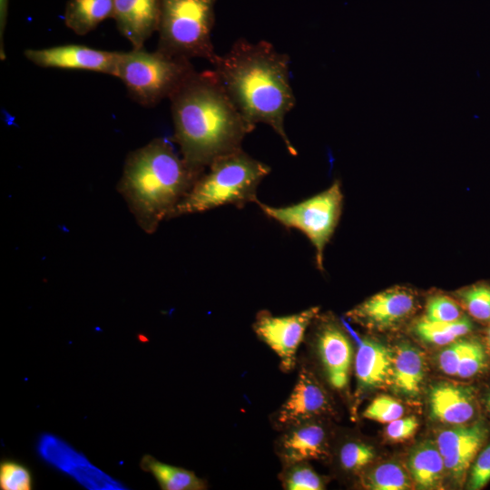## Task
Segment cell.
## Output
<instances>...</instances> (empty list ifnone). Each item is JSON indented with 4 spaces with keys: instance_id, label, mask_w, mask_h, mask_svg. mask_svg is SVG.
Segmentation results:
<instances>
[{
    "instance_id": "obj_7",
    "label": "cell",
    "mask_w": 490,
    "mask_h": 490,
    "mask_svg": "<svg viewBox=\"0 0 490 490\" xmlns=\"http://www.w3.org/2000/svg\"><path fill=\"white\" fill-rule=\"evenodd\" d=\"M260 210L287 229L303 232L316 251V265L323 270L324 250L340 219L343 204L341 183L336 180L327 190L299 203L274 207L260 201Z\"/></svg>"
},
{
    "instance_id": "obj_14",
    "label": "cell",
    "mask_w": 490,
    "mask_h": 490,
    "mask_svg": "<svg viewBox=\"0 0 490 490\" xmlns=\"http://www.w3.org/2000/svg\"><path fill=\"white\" fill-rule=\"evenodd\" d=\"M487 436L488 429L481 422L456 425L437 435L436 446L444 459L446 471L456 482L465 478Z\"/></svg>"
},
{
    "instance_id": "obj_26",
    "label": "cell",
    "mask_w": 490,
    "mask_h": 490,
    "mask_svg": "<svg viewBox=\"0 0 490 490\" xmlns=\"http://www.w3.org/2000/svg\"><path fill=\"white\" fill-rule=\"evenodd\" d=\"M338 463L347 473H357L375 457L372 446L357 440H348L341 444L338 449Z\"/></svg>"
},
{
    "instance_id": "obj_29",
    "label": "cell",
    "mask_w": 490,
    "mask_h": 490,
    "mask_svg": "<svg viewBox=\"0 0 490 490\" xmlns=\"http://www.w3.org/2000/svg\"><path fill=\"white\" fill-rule=\"evenodd\" d=\"M32 475L25 466L13 460L1 462V490H30L32 489Z\"/></svg>"
},
{
    "instance_id": "obj_18",
    "label": "cell",
    "mask_w": 490,
    "mask_h": 490,
    "mask_svg": "<svg viewBox=\"0 0 490 490\" xmlns=\"http://www.w3.org/2000/svg\"><path fill=\"white\" fill-rule=\"evenodd\" d=\"M393 357L392 385L407 397H416L423 382L426 364L423 353L409 344H401Z\"/></svg>"
},
{
    "instance_id": "obj_32",
    "label": "cell",
    "mask_w": 490,
    "mask_h": 490,
    "mask_svg": "<svg viewBox=\"0 0 490 490\" xmlns=\"http://www.w3.org/2000/svg\"><path fill=\"white\" fill-rule=\"evenodd\" d=\"M466 340L457 338L449 343L438 355V365L440 369L450 376H456L458 364L463 353Z\"/></svg>"
},
{
    "instance_id": "obj_36",
    "label": "cell",
    "mask_w": 490,
    "mask_h": 490,
    "mask_svg": "<svg viewBox=\"0 0 490 490\" xmlns=\"http://www.w3.org/2000/svg\"><path fill=\"white\" fill-rule=\"evenodd\" d=\"M487 406H488V409H489V412H490V393H489L488 397H487Z\"/></svg>"
},
{
    "instance_id": "obj_1",
    "label": "cell",
    "mask_w": 490,
    "mask_h": 490,
    "mask_svg": "<svg viewBox=\"0 0 490 490\" xmlns=\"http://www.w3.org/2000/svg\"><path fill=\"white\" fill-rule=\"evenodd\" d=\"M229 97L249 126L269 125L282 140L289 153L298 152L284 121L296 98L289 81V57L266 41L238 39L211 64Z\"/></svg>"
},
{
    "instance_id": "obj_2",
    "label": "cell",
    "mask_w": 490,
    "mask_h": 490,
    "mask_svg": "<svg viewBox=\"0 0 490 490\" xmlns=\"http://www.w3.org/2000/svg\"><path fill=\"white\" fill-rule=\"evenodd\" d=\"M169 100L172 141L199 176L216 159L242 149L245 136L253 131L213 70H196Z\"/></svg>"
},
{
    "instance_id": "obj_9",
    "label": "cell",
    "mask_w": 490,
    "mask_h": 490,
    "mask_svg": "<svg viewBox=\"0 0 490 490\" xmlns=\"http://www.w3.org/2000/svg\"><path fill=\"white\" fill-rule=\"evenodd\" d=\"M333 407L328 393L306 365H300L296 383L287 399L270 417L272 427L282 431L290 426L330 416Z\"/></svg>"
},
{
    "instance_id": "obj_10",
    "label": "cell",
    "mask_w": 490,
    "mask_h": 490,
    "mask_svg": "<svg viewBox=\"0 0 490 490\" xmlns=\"http://www.w3.org/2000/svg\"><path fill=\"white\" fill-rule=\"evenodd\" d=\"M313 345L327 382L344 391L348 386L353 346L342 326L331 316L318 315L312 321Z\"/></svg>"
},
{
    "instance_id": "obj_3",
    "label": "cell",
    "mask_w": 490,
    "mask_h": 490,
    "mask_svg": "<svg viewBox=\"0 0 490 490\" xmlns=\"http://www.w3.org/2000/svg\"><path fill=\"white\" fill-rule=\"evenodd\" d=\"M200 176L165 138H155L129 152L117 190L137 224L146 233L157 230Z\"/></svg>"
},
{
    "instance_id": "obj_17",
    "label": "cell",
    "mask_w": 490,
    "mask_h": 490,
    "mask_svg": "<svg viewBox=\"0 0 490 490\" xmlns=\"http://www.w3.org/2000/svg\"><path fill=\"white\" fill-rule=\"evenodd\" d=\"M394 353L380 342L363 339L355 356V375L359 390L392 384Z\"/></svg>"
},
{
    "instance_id": "obj_8",
    "label": "cell",
    "mask_w": 490,
    "mask_h": 490,
    "mask_svg": "<svg viewBox=\"0 0 490 490\" xmlns=\"http://www.w3.org/2000/svg\"><path fill=\"white\" fill-rule=\"evenodd\" d=\"M318 313L319 307L287 316H274L266 309L257 313L252 329L258 338L278 356L282 372L294 370L299 347Z\"/></svg>"
},
{
    "instance_id": "obj_33",
    "label": "cell",
    "mask_w": 490,
    "mask_h": 490,
    "mask_svg": "<svg viewBox=\"0 0 490 490\" xmlns=\"http://www.w3.org/2000/svg\"><path fill=\"white\" fill-rule=\"evenodd\" d=\"M417 427L418 421L416 416L400 417L388 423L386 435L392 441H404L413 437Z\"/></svg>"
},
{
    "instance_id": "obj_21",
    "label": "cell",
    "mask_w": 490,
    "mask_h": 490,
    "mask_svg": "<svg viewBox=\"0 0 490 490\" xmlns=\"http://www.w3.org/2000/svg\"><path fill=\"white\" fill-rule=\"evenodd\" d=\"M141 468L151 473L162 490H205L207 482L198 477L194 472L182 467L162 463L150 455H144Z\"/></svg>"
},
{
    "instance_id": "obj_24",
    "label": "cell",
    "mask_w": 490,
    "mask_h": 490,
    "mask_svg": "<svg viewBox=\"0 0 490 490\" xmlns=\"http://www.w3.org/2000/svg\"><path fill=\"white\" fill-rule=\"evenodd\" d=\"M455 296L472 318L490 322V284L476 282L456 290Z\"/></svg>"
},
{
    "instance_id": "obj_13",
    "label": "cell",
    "mask_w": 490,
    "mask_h": 490,
    "mask_svg": "<svg viewBox=\"0 0 490 490\" xmlns=\"http://www.w3.org/2000/svg\"><path fill=\"white\" fill-rule=\"evenodd\" d=\"M322 419L309 420L279 431L274 441V452L282 466L329 457L328 433Z\"/></svg>"
},
{
    "instance_id": "obj_4",
    "label": "cell",
    "mask_w": 490,
    "mask_h": 490,
    "mask_svg": "<svg viewBox=\"0 0 490 490\" xmlns=\"http://www.w3.org/2000/svg\"><path fill=\"white\" fill-rule=\"evenodd\" d=\"M270 167L242 149L213 161L179 202L170 219L231 204L258 202L257 189Z\"/></svg>"
},
{
    "instance_id": "obj_12",
    "label": "cell",
    "mask_w": 490,
    "mask_h": 490,
    "mask_svg": "<svg viewBox=\"0 0 490 490\" xmlns=\"http://www.w3.org/2000/svg\"><path fill=\"white\" fill-rule=\"evenodd\" d=\"M24 54L28 61L43 68L90 71L116 77L121 52L82 44H64L26 49Z\"/></svg>"
},
{
    "instance_id": "obj_16",
    "label": "cell",
    "mask_w": 490,
    "mask_h": 490,
    "mask_svg": "<svg viewBox=\"0 0 490 490\" xmlns=\"http://www.w3.org/2000/svg\"><path fill=\"white\" fill-rule=\"evenodd\" d=\"M428 402L432 417L446 424H466L475 413L472 388L451 382L435 384L429 391Z\"/></svg>"
},
{
    "instance_id": "obj_20",
    "label": "cell",
    "mask_w": 490,
    "mask_h": 490,
    "mask_svg": "<svg viewBox=\"0 0 490 490\" xmlns=\"http://www.w3.org/2000/svg\"><path fill=\"white\" fill-rule=\"evenodd\" d=\"M113 14L114 0H68L64 22L75 34L85 35Z\"/></svg>"
},
{
    "instance_id": "obj_22",
    "label": "cell",
    "mask_w": 490,
    "mask_h": 490,
    "mask_svg": "<svg viewBox=\"0 0 490 490\" xmlns=\"http://www.w3.org/2000/svg\"><path fill=\"white\" fill-rule=\"evenodd\" d=\"M474 328L472 321L466 317L450 322H432L424 318L416 320L413 330L423 341L445 346L462 338Z\"/></svg>"
},
{
    "instance_id": "obj_31",
    "label": "cell",
    "mask_w": 490,
    "mask_h": 490,
    "mask_svg": "<svg viewBox=\"0 0 490 490\" xmlns=\"http://www.w3.org/2000/svg\"><path fill=\"white\" fill-rule=\"evenodd\" d=\"M490 481V445L485 446L477 456L471 467L467 488L479 490Z\"/></svg>"
},
{
    "instance_id": "obj_35",
    "label": "cell",
    "mask_w": 490,
    "mask_h": 490,
    "mask_svg": "<svg viewBox=\"0 0 490 490\" xmlns=\"http://www.w3.org/2000/svg\"><path fill=\"white\" fill-rule=\"evenodd\" d=\"M487 343H488V347H489V349H490V325L487 328Z\"/></svg>"
},
{
    "instance_id": "obj_15",
    "label": "cell",
    "mask_w": 490,
    "mask_h": 490,
    "mask_svg": "<svg viewBox=\"0 0 490 490\" xmlns=\"http://www.w3.org/2000/svg\"><path fill=\"white\" fill-rule=\"evenodd\" d=\"M160 15L161 0H114L113 19L132 49L143 48L144 43L158 31Z\"/></svg>"
},
{
    "instance_id": "obj_23",
    "label": "cell",
    "mask_w": 490,
    "mask_h": 490,
    "mask_svg": "<svg viewBox=\"0 0 490 490\" xmlns=\"http://www.w3.org/2000/svg\"><path fill=\"white\" fill-rule=\"evenodd\" d=\"M279 479L286 490H322L326 485L325 478L313 469L309 461L283 465Z\"/></svg>"
},
{
    "instance_id": "obj_30",
    "label": "cell",
    "mask_w": 490,
    "mask_h": 490,
    "mask_svg": "<svg viewBox=\"0 0 490 490\" xmlns=\"http://www.w3.org/2000/svg\"><path fill=\"white\" fill-rule=\"evenodd\" d=\"M404 414L403 406L395 398L381 395L377 397L365 409L363 416L381 423H390Z\"/></svg>"
},
{
    "instance_id": "obj_25",
    "label": "cell",
    "mask_w": 490,
    "mask_h": 490,
    "mask_svg": "<svg viewBox=\"0 0 490 490\" xmlns=\"http://www.w3.org/2000/svg\"><path fill=\"white\" fill-rule=\"evenodd\" d=\"M363 484L373 490H404L411 486L407 472L397 464L384 463L368 475Z\"/></svg>"
},
{
    "instance_id": "obj_34",
    "label": "cell",
    "mask_w": 490,
    "mask_h": 490,
    "mask_svg": "<svg viewBox=\"0 0 490 490\" xmlns=\"http://www.w3.org/2000/svg\"><path fill=\"white\" fill-rule=\"evenodd\" d=\"M9 0H0V59L5 60V33L8 15Z\"/></svg>"
},
{
    "instance_id": "obj_5",
    "label": "cell",
    "mask_w": 490,
    "mask_h": 490,
    "mask_svg": "<svg viewBox=\"0 0 490 490\" xmlns=\"http://www.w3.org/2000/svg\"><path fill=\"white\" fill-rule=\"evenodd\" d=\"M218 0H161L157 50L213 64L218 55L211 42Z\"/></svg>"
},
{
    "instance_id": "obj_28",
    "label": "cell",
    "mask_w": 490,
    "mask_h": 490,
    "mask_svg": "<svg viewBox=\"0 0 490 490\" xmlns=\"http://www.w3.org/2000/svg\"><path fill=\"white\" fill-rule=\"evenodd\" d=\"M486 354L483 345L475 339H466L457 368L456 376L470 378L480 373L485 367Z\"/></svg>"
},
{
    "instance_id": "obj_6",
    "label": "cell",
    "mask_w": 490,
    "mask_h": 490,
    "mask_svg": "<svg viewBox=\"0 0 490 490\" xmlns=\"http://www.w3.org/2000/svg\"><path fill=\"white\" fill-rule=\"evenodd\" d=\"M195 71L189 59L141 48L121 52L116 77L134 102L152 107L170 99Z\"/></svg>"
},
{
    "instance_id": "obj_11",
    "label": "cell",
    "mask_w": 490,
    "mask_h": 490,
    "mask_svg": "<svg viewBox=\"0 0 490 490\" xmlns=\"http://www.w3.org/2000/svg\"><path fill=\"white\" fill-rule=\"evenodd\" d=\"M416 305V295L413 289L395 286L368 298L348 311L346 316L368 328L385 330L410 318Z\"/></svg>"
},
{
    "instance_id": "obj_19",
    "label": "cell",
    "mask_w": 490,
    "mask_h": 490,
    "mask_svg": "<svg viewBox=\"0 0 490 490\" xmlns=\"http://www.w3.org/2000/svg\"><path fill=\"white\" fill-rule=\"evenodd\" d=\"M407 467L418 488L436 489L441 486L445 463L436 445L432 442H421L411 449Z\"/></svg>"
},
{
    "instance_id": "obj_27",
    "label": "cell",
    "mask_w": 490,
    "mask_h": 490,
    "mask_svg": "<svg viewBox=\"0 0 490 490\" xmlns=\"http://www.w3.org/2000/svg\"><path fill=\"white\" fill-rule=\"evenodd\" d=\"M464 315L459 302L444 294H434L426 300L423 318L432 322H450Z\"/></svg>"
}]
</instances>
